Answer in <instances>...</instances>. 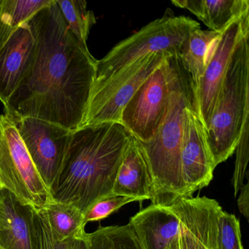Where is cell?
<instances>
[{"mask_svg": "<svg viewBox=\"0 0 249 249\" xmlns=\"http://www.w3.org/2000/svg\"><path fill=\"white\" fill-rule=\"evenodd\" d=\"M215 170L208 147L205 125L196 105L185 108L184 126L180 149V173L187 197L206 187Z\"/></svg>", "mask_w": 249, "mask_h": 249, "instance_id": "11", "label": "cell"}, {"mask_svg": "<svg viewBox=\"0 0 249 249\" xmlns=\"http://www.w3.org/2000/svg\"><path fill=\"white\" fill-rule=\"evenodd\" d=\"M0 249H1V248H0Z\"/></svg>", "mask_w": 249, "mask_h": 249, "instance_id": "30", "label": "cell"}, {"mask_svg": "<svg viewBox=\"0 0 249 249\" xmlns=\"http://www.w3.org/2000/svg\"><path fill=\"white\" fill-rule=\"evenodd\" d=\"M33 227L36 249H68L70 240L56 239L43 210L33 209Z\"/></svg>", "mask_w": 249, "mask_h": 249, "instance_id": "24", "label": "cell"}, {"mask_svg": "<svg viewBox=\"0 0 249 249\" xmlns=\"http://www.w3.org/2000/svg\"><path fill=\"white\" fill-rule=\"evenodd\" d=\"M40 209L46 214L52 231L59 241L74 240L87 233L84 215L76 207L51 199Z\"/></svg>", "mask_w": 249, "mask_h": 249, "instance_id": "19", "label": "cell"}, {"mask_svg": "<svg viewBox=\"0 0 249 249\" xmlns=\"http://www.w3.org/2000/svg\"><path fill=\"white\" fill-rule=\"evenodd\" d=\"M217 241L218 249H243L240 221L223 209L218 214Z\"/></svg>", "mask_w": 249, "mask_h": 249, "instance_id": "23", "label": "cell"}, {"mask_svg": "<svg viewBox=\"0 0 249 249\" xmlns=\"http://www.w3.org/2000/svg\"><path fill=\"white\" fill-rule=\"evenodd\" d=\"M138 201L135 198L110 195L94 204L84 214V221L87 224L104 219L124 205Z\"/></svg>", "mask_w": 249, "mask_h": 249, "instance_id": "26", "label": "cell"}, {"mask_svg": "<svg viewBox=\"0 0 249 249\" xmlns=\"http://www.w3.org/2000/svg\"><path fill=\"white\" fill-rule=\"evenodd\" d=\"M113 195L135 198L138 201L154 197L152 178L143 151L132 135L125 148Z\"/></svg>", "mask_w": 249, "mask_h": 249, "instance_id": "16", "label": "cell"}, {"mask_svg": "<svg viewBox=\"0 0 249 249\" xmlns=\"http://www.w3.org/2000/svg\"><path fill=\"white\" fill-rule=\"evenodd\" d=\"M27 22L36 38L34 59L4 113L16 121L36 118L75 130L85 114L97 60L78 44L56 0Z\"/></svg>", "mask_w": 249, "mask_h": 249, "instance_id": "1", "label": "cell"}, {"mask_svg": "<svg viewBox=\"0 0 249 249\" xmlns=\"http://www.w3.org/2000/svg\"><path fill=\"white\" fill-rule=\"evenodd\" d=\"M188 249H218V217L222 208L215 199L189 196L176 202Z\"/></svg>", "mask_w": 249, "mask_h": 249, "instance_id": "13", "label": "cell"}, {"mask_svg": "<svg viewBox=\"0 0 249 249\" xmlns=\"http://www.w3.org/2000/svg\"><path fill=\"white\" fill-rule=\"evenodd\" d=\"M249 37H243L233 52L206 127L215 168L234 154L249 118Z\"/></svg>", "mask_w": 249, "mask_h": 249, "instance_id": "4", "label": "cell"}, {"mask_svg": "<svg viewBox=\"0 0 249 249\" xmlns=\"http://www.w3.org/2000/svg\"><path fill=\"white\" fill-rule=\"evenodd\" d=\"M12 193L0 190V248L36 249L33 209Z\"/></svg>", "mask_w": 249, "mask_h": 249, "instance_id": "15", "label": "cell"}, {"mask_svg": "<svg viewBox=\"0 0 249 249\" xmlns=\"http://www.w3.org/2000/svg\"><path fill=\"white\" fill-rule=\"evenodd\" d=\"M247 181L240 188V194L237 198V207L242 215L246 219L249 220V178Z\"/></svg>", "mask_w": 249, "mask_h": 249, "instance_id": "27", "label": "cell"}, {"mask_svg": "<svg viewBox=\"0 0 249 249\" xmlns=\"http://www.w3.org/2000/svg\"><path fill=\"white\" fill-rule=\"evenodd\" d=\"M169 55L171 54L166 52L150 53L129 64L104 81L93 84L80 127L107 122L120 123L124 107Z\"/></svg>", "mask_w": 249, "mask_h": 249, "instance_id": "7", "label": "cell"}, {"mask_svg": "<svg viewBox=\"0 0 249 249\" xmlns=\"http://www.w3.org/2000/svg\"><path fill=\"white\" fill-rule=\"evenodd\" d=\"M88 239L90 249H142L129 224L100 227Z\"/></svg>", "mask_w": 249, "mask_h": 249, "instance_id": "22", "label": "cell"}, {"mask_svg": "<svg viewBox=\"0 0 249 249\" xmlns=\"http://www.w3.org/2000/svg\"><path fill=\"white\" fill-rule=\"evenodd\" d=\"M129 224L142 249H164L180 232L176 202L171 205L151 204L131 217Z\"/></svg>", "mask_w": 249, "mask_h": 249, "instance_id": "14", "label": "cell"}, {"mask_svg": "<svg viewBox=\"0 0 249 249\" xmlns=\"http://www.w3.org/2000/svg\"><path fill=\"white\" fill-rule=\"evenodd\" d=\"M168 10L139 31L116 44L97 61L94 84L101 82L126 65L150 53L166 52L180 54L183 43L199 24L189 17H174Z\"/></svg>", "mask_w": 249, "mask_h": 249, "instance_id": "5", "label": "cell"}, {"mask_svg": "<svg viewBox=\"0 0 249 249\" xmlns=\"http://www.w3.org/2000/svg\"><path fill=\"white\" fill-rule=\"evenodd\" d=\"M221 33L197 29L189 34L182 46L179 56L192 77L195 90L205 72L211 47Z\"/></svg>", "mask_w": 249, "mask_h": 249, "instance_id": "18", "label": "cell"}, {"mask_svg": "<svg viewBox=\"0 0 249 249\" xmlns=\"http://www.w3.org/2000/svg\"><path fill=\"white\" fill-rule=\"evenodd\" d=\"M170 68V89L165 116L154 138L139 142L152 178L151 204L171 205L187 197L180 173V149L185 108L196 105L195 86L179 55L167 57Z\"/></svg>", "mask_w": 249, "mask_h": 249, "instance_id": "3", "label": "cell"}, {"mask_svg": "<svg viewBox=\"0 0 249 249\" xmlns=\"http://www.w3.org/2000/svg\"><path fill=\"white\" fill-rule=\"evenodd\" d=\"M68 249H90L88 233H86L83 237L70 240Z\"/></svg>", "mask_w": 249, "mask_h": 249, "instance_id": "29", "label": "cell"}, {"mask_svg": "<svg viewBox=\"0 0 249 249\" xmlns=\"http://www.w3.org/2000/svg\"><path fill=\"white\" fill-rule=\"evenodd\" d=\"M131 134L120 123L98 124L72 131L57 174L52 199L83 214L113 195L115 180Z\"/></svg>", "mask_w": 249, "mask_h": 249, "instance_id": "2", "label": "cell"}, {"mask_svg": "<svg viewBox=\"0 0 249 249\" xmlns=\"http://www.w3.org/2000/svg\"><path fill=\"white\" fill-rule=\"evenodd\" d=\"M172 3L190 11L211 31L219 33L249 13L248 0H173Z\"/></svg>", "mask_w": 249, "mask_h": 249, "instance_id": "17", "label": "cell"}, {"mask_svg": "<svg viewBox=\"0 0 249 249\" xmlns=\"http://www.w3.org/2000/svg\"><path fill=\"white\" fill-rule=\"evenodd\" d=\"M36 48V38L27 21L0 51V101L4 107L28 73Z\"/></svg>", "mask_w": 249, "mask_h": 249, "instance_id": "12", "label": "cell"}, {"mask_svg": "<svg viewBox=\"0 0 249 249\" xmlns=\"http://www.w3.org/2000/svg\"><path fill=\"white\" fill-rule=\"evenodd\" d=\"M169 56L122 110L120 124L139 142H148L154 138L167 113L170 89Z\"/></svg>", "mask_w": 249, "mask_h": 249, "instance_id": "8", "label": "cell"}, {"mask_svg": "<svg viewBox=\"0 0 249 249\" xmlns=\"http://www.w3.org/2000/svg\"><path fill=\"white\" fill-rule=\"evenodd\" d=\"M249 118L246 119L243 130L236 147V159L232 176V186L234 196H237L240 188L248 178V163L249 160Z\"/></svg>", "mask_w": 249, "mask_h": 249, "instance_id": "25", "label": "cell"}, {"mask_svg": "<svg viewBox=\"0 0 249 249\" xmlns=\"http://www.w3.org/2000/svg\"><path fill=\"white\" fill-rule=\"evenodd\" d=\"M12 193L21 203L40 209L52 199L32 161L12 116L0 115V190Z\"/></svg>", "mask_w": 249, "mask_h": 249, "instance_id": "6", "label": "cell"}, {"mask_svg": "<svg viewBox=\"0 0 249 249\" xmlns=\"http://www.w3.org/2000/svg\"><path fill=\"white\" fill-rule=\"evenodd\" d=\"M70 31L84 50L89 51L87 40L90 30L96 23L95 16L87 9L84 0H56Z\"/></svg>", "mask_w": 249, "mask_h": 249, "instance_id": "21", "label": "cell"}, {"mask_svg": "<svg viewBox=\"0 0 249 249\" xmlns=\"http://www.w3.org/2000/svg\"><path fill=\"white\" fill-rule=\"evenodd\" d=\"M247 35H249V13L231 23L211 47L205 72L195 90L198 115L205 129L233 52Z\"/></svg>", "mask_w": 249, "mask_h": 249, "instance_id": "10", "label": "cell"}, {"mask_svg": "<svg viewBox=\"0 0 249 249\" xmlns=\"http://www.w3.org/2000/svg\"><path fill=\"white\" fill-rule=\"evenodd\" d=\"M52 0H0V51L18 27Z\"/></svg>", "mask_w": 249, "mask_h": 249, "instance_id": "20", "label": "cell"}, {"mask_svg": "<svg viewBox=\"0 0 249 249\" xmlns=\"http://www.w3.org/2000/svg\"><path fill=\"white\" fill-rule=\"evenodd\" d=\"M164 249H188L186 235L182 227L181 221H180V232Z\"/></svg>", "mask_w": 249, "mask_h": 249, "instance_id": "28", "label": "cell"}, {"mask_svg": "<svg viewBox=\"0 0 249 249\" xmlns=\"http://www.w3.org/2000/svg\"><path fill=\"white\" fill-rule=\"evenodd\" d=\"M17 122L32 161L50 192L72 131L36 118H21Z\"/></svg>", "mask_w": 249, "mask_h": 249, "instance_id": "9", "label": "cell"}]
</instances>
